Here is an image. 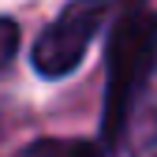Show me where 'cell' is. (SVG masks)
<instances>
[{"mask_svg":"<svg viewBox=\"0 0 157 157\" xmlns=\"http://www.w3.org/2000/svg\"><path fill=\"white\" fill-rule=\"evenodd\" d=\"M112 8H116V0H71V4H64V11L34 41V52H30L34 71L45 78L71 75L82 64L86 49L94 45V37L105 26Z\"/></svg>","mask_w":157,"mask_h":157,"instance_id":"obj_2","label":"cell"},{"mask_svg":"<svg viewBox=\"0 0 157 157\" xmlns=\"http://www.w3.org/2000/svg\"><path fill=\"white\" fill-rule=\"evenodd\" d=\"M15 157H101V150L94 142H78V139H41Z\"/></svg>","mask_w":157,"mask_h":157,"instance_id":"obj_4","label":"cell"},{"mask_svg":"<svg viewBox=\"0 0 157 157\" xmlns=\"http://www.w3.org/2000/svg\"><path fill=\"white\" fill-rule=\"evenodd\" d=\"M0 131H4V127H0Z\"/></svg>","mask_w":157,"mask_h":157,"instance_id":"obj_6","label":"cell"},{"mask_svg":"<svg viewBox=\"0 0 157 157\" xmlns=\"http://www.w3.org/2000/svg\"><path fill=\"white\" fill-rule=\"evenodd\" d=\"M157 56V11L146 4H127L109 37V94H105V139H120L124 112L139 90L142 75Z\"/></svg>","mask_w":157,"mask_h":157,"instance_id":"obj_1","label":"cell"},{"mask_svg":"<svg viewBox=\"0 0 157 157\" xmlns=\"http://www.w3.org/2000/svg\"><path fill=\"white\" fill-rule=\"evenodd\" d=\"M19 37H23L19 23L0 15V71H8V64L15 60V52H19Z\"/></svg>","mask_w":157,"mask_h":157,"instance_id":"obj_5","label":"cell"},{"mask_svg":"<svg viewBox=\"0 0 157 157\" xmlns=\"http://www.w3.org/2000/svg\"><path fill=\"white\" fill-rule=\"evenodd\" d=\"M116 142H124L127 157H157V56L124 112Z\"/></svg>","mask_w":157,"mask_h":157,"instance_id":"obj_3","label":"cell"}]
</instances>
